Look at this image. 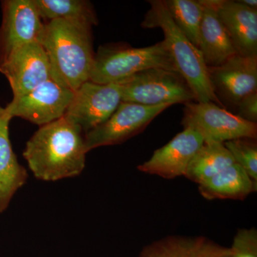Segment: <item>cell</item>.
Masks as SVG:
<instances>
[{
  "label": "cell",
  "instance_id": "cell-3",
  "mask_svg": "<svg viewBox=\"0 0 257 257\" xmlns=\"http://www.w3.org/2000/svg\"><path fill=\"white\" fill-rule=\"evenodd\" d=\"M150 8L145 15L142 27L160 28L176 69L189 84L197 102L221 104L211 87L208 69L200 51L189 41L171 18L163 0H150Z\"/></svg>",
  "mask_w": 257,
  "mask_h": 257
},
{
  "label": "cell",
  "instance_id": "cell-13",
  "mask_svg": "<svg viewBox=\"0 0 257 257\" xmlns=\"http://www.w3.org/2000/svg\"><path fill=\"white\" fill-rule=\"evenodd\" d=\"M204 143L199 133L184 128L170 143L155 151L150 160L139 165L138 170L167 179L180 177Z\"/></svg>",
  "mask_w": 257,
  "mask_h": 257
},
{
  "label": "cell",
  "instance_id": "cell-22",
  "mask_svg": "<svg viewBox=\"0 0 257 257\" xmlns=\"http://www.w3.org/2000/svg\"><path fill=\"white\" fill-rule=\"evenodd\" d=\"M224 145L232 155L235 163L241 166L248 177L257 184L256 140L236 139L226 142Z\"/></svg>",
  "mask_w": 257,
  "mask_h": 257
},
{
  "label": "cell",
  "instance_id": "cell-12",
  "mask_svg": "<svg viewBox=\"0 0 257 257\" xmlns=\"http://www.w3.org/2000/svg\"><path fill=\"white\" fill-rule=\"evenodd\" d=\"M207 69L211 87L221 103L236 106L245 96L257 92V57L235 55L220 66Z\"/></svg>",
  "mask_w": 257,
  "mask_h": 257
},
{
  "label": "cell",
  "instance_id": "cell-25",
  "mask_svg": "<svg viewBox=\"0 0 257 257\" xmlns=\"http://www.w3.org/2000/svg\"><path fill=\"white\" fill-rule=\"evenodd\" d=\"M239 3L251 8V9L257 10V1L256 0H238Z\"/></svg>",
  "mask_w": 257,
  "mask_h": 257
},
{
  "label": "cell",
  "instance_id": "cell-11",
  "mask_svg": "<svg viewBox=\"0 0 257 257\" xmlns=\"http://www.w3.org/2000/svg\"><path fill=\"white\" fill-rule=\"evenodd\" d=\"M0 72L9 82L13 98L23 96L52 79L48 57L38 42L14 51L0 64Z\"/></svg>",
  "mask_w": 257,
  "mask_h": 257
},
{
  "label": "cell",
  "instance_id": "cell-15",
  "mask_svg": "<svg viewBox=\"0 0 257 257\" xmlns=\"http://www.w3.org/2000/svg\"><path fill=\"white\" fill-rule=\"evenodd\" d=\"M218 1L200 0L204 11L198 49L207 67L220 66L236 55L232 42L218 16Z\"/></svg>",
  "mask_w": 257,
  "mask_h": 257
},
{
  "label": "cell",
  "instance_id": "cell-18",
  "mask_svg": "<svg viewBox=\"0 0 257 257\" xmlns=\"http://www.w3.org/2000/svg\"><path fill=\"white\" fill-rule=\"evenodd\" d=\"M198 189L201 195L208 200H243L251 193L256 192L257 184L248 177L241 166L234 163L199 184Z\"/></svg>",
  "mask_w": 257,
  "mask_h": 257
},
{
  "label": "cell",
  "instance_id": "cell-14",
  "mask_svg": "<svg viewBox=\"0 0 257 257\" xmlns=\"http://www.w3.org/2000/svg\"><path fill=\"white\" fill-rule=\"evenodd\" d=\"M216 12L236 55L257 57V10L247 8L239 1L219 0Z\"/></svg>",
  "mask_w": 257,
  "mask_h": 257
},
{
  "label": "cell",
  "instance_id": "cell-23",
  "mask_svg": "<svg viewBox=\"0 0 257 257\" xmlns=\"http://www.w3.org/2000/svg\"><path fill=\"white\" fill-rule=\"evenodd\" d=\"M229 249L232 257H257L256 228L238 230Z\"/></svg>",
  "mask_w": 257,
  "mask_h": 257
},
{
  "label": "cell",
  "instance_id": "cell-8",
  "mask_svg": "<svg viewBox=\"0 0 257 257\" xmlns=\"http://www.w3.org/2000/svg\"><path fill=\"white\" fill-rule=\"evenodd\" d=\"M121 102L119 84H101L89 80L74 91L64 117L85 135L109 119Z\"/></svg>",
  "mask_w": 257,
  "mask_h": 257
},
{
  "label": "cell",
  "instance_id": "cell-10",
  "mask_svg": "<svg viewBox=\"0 0 257 257\" xmlns=\"http://www.w3.org/2000/svg\"><path fill=\"white\" fill-rule=\"evenodd\" d=\"M0 64L17 49L32 42H40L44 25L34 0L2 2Z\"/></svg>",
  "mask_w": 257,
  "mask_h": 257
},
{
  "label": "cell",
  "instance_id": "cell-5",
  "mask_svg": "<svg viewBox=\"0 0 257 257\" xmlns=\"http://www.w3.org/2000/svg\"><path fill=\"white\" fill-rule=\"evenodd\" d=\"M121 101L145 106L192 102L195 96L177 71L153 68L142 71L119 83Z\"/></svg>",
  "mask_w": 257,
  "mask_h": 257
},
{
  "label": "cell",
  "instance_id": "cell-20",
  "mask_svg": "<svg viewBox=\"0 0 257 257\" xmlns=\"http://www.w3.org/2000/svg\"><path fill=\"white\" fill-rule=\"evenodd\" d=\"M42 20H62L92 27L98 19L92 3L86 0H34Z\"/></svg>",
  "mask_w": 257,
  "mask_h": 257
},
{
  "label": "cell",
  "instance_id": "cell-16",
  "mask_svg": "<svg viewBox=\"0 0 257 257\" xmlns=\"http://www.w3.org/2000/svg\"><path fill=\"white\" fill-rule=\"evenodd\" d=\"M13 119L0 105V213L4 212L19 189L26 183L28 174L19 163L10 140L9 125Z\"/></svg>",
  "mask_w": 257,
  "mask_h": 257
},
{
  "label": "cell",
  "instance_id": "cell-7",
  "mask_svg": "<svg viewBox=\"0 0 257 257\" xmlns=\"http://www.w3.org/2000/svg\"><path fill=\"white\" fill-rule=\"evenodd\" d=\"M171 106H145L121 101L109 119L84 135L87 152L124 143L141 133L152 120Z\"/></svg>",
  "mask_w": 257,
  "mask_h": 257
},
{
  "label": "cell",
  "instance_id": "cell-2",
  "mask_svg": "<svg viewBox=\"0 0 257 257\" xmlns=\"http://www.w3.org/2000/svg\"><path fill=\"white\" fill-rule=\"evenodd\" d=\"M40 43L46 52L52 79L56 82L74 92L89 80L95 55L92 27L50 20L44 25Z\"/></svg>",
  "mask_w": 257,
  "mask_h": 257
},
{
  "label": "cell",
  "instance_id": "cell-17",
  "mask_svg": "<svg viewBox=\"0 0 257 257\" xmlns=\"http://www.w3.org/2000/svg\"><path fill=\"white\" fill-rule=\"evenodd\" d=\"M140 257H232L229 248L205 236H169L143 248Z\"/></svg>",
  "mask_w": 257,
  "mask_h": 257
},
{
  "label": "cell",
  "instance_id": "cell-1",
  "mask_svg": "<svg viewBox=\"0 0 257 257\" xmlns=\"http://www.w3.org/2000/svg\"><path fill=\"white\" fill-rule=\"evenodd\" d=\"M87 153L84 133L64 116L40 126L27 143L23 156L37 179L55 182L80 175Z\"/></svg>",
  "mask_w": 257,
  "mask_h": 257
},
{
  "label": "cell",
  "instance_id": "cell-21",
  "mask_svg": "<svg viewBox=\"0 0 257 257\" xmlns=\"http://www.w3.org/2000/svg\"><path fill=\"white\" fill-rule=\"evenodd\" d=\"M163 2L177 28L198 48L204 11L200 0H164Z\"/></svg>",
  "mask_w": 257,
  "mask_h": 257
},
{
  "label": "cell",
  "instance_id": "cell-4",
  "mask_svg": "<svg viewBox=\"0 0 257 257\" xmlns=\"http://www.w3.org/2000/svg\"><path fill=\"white\" fill-rule=\"evenodd\" d=\"M153 68L177 72L164 40L141 48L118 44L101 45L94 55L89 81L101 84H119L142 71Z\"/></svg>",
  "mask_w": 257,
  "mask_h": 257
},
{
  "label": "cell",
  "instance_id": "cell-6",
  "mask_svg": "<svg viewBox=\"0 0 257 257\" xmlns=\"http://www.w3.org/2000/svg\"><path fill=\"white\" fill-rule=\"evenodd\" d=\"M182 124L184 128L199 133L204 143L257 138V124L246 121L211 101L185 104Z\"/></svg>",
  "mask_w": 257,
  "mask_h": 257
},
{
  "label": "cell",
  "instance_id": "cell-24",
  "mask_svg": "<svg viewBox=\"0 0 257 257\" xmlns=\"http://www.w3.org/2000/svg\"><path fill=\"white\" fill-rule=\"evenodd\" d=\"M238 116L249 122H257V92L245 96L236 106Z\"/></svg>",
  "mask_w": 257,
  "mask_h": 257
},
{
  "label": "cell",
  "instance_id": "cell-9",
  "mask_svg": "<svg viewBox=\"0 0 257 257\" xmlns=\"http://www.w3.org/2000/svg\"><path fill=\"white\" fill-rule=\"evenodd\" d=\"M73 91L50 79L5 106L12 117H20L41 126L64 117Z\"/></svg>",
  "mask_w": 257,
  "mask_h": 257
},
{
  "label": "cell",
  "instance_id": "cell-19",
  "mask_svg": "<svg viewBox=\"0 0 257 257\" xmlns=\"http://www.w3.org/2000/svg\"><path fill=\"white\" fill-rule=\"evenodd\" d=\"M234 163L224 143H204L189 162L184 176L200 184Z\"/></svg>",
  "mask_w": 257,
  "mask_h": 257
}]
</instances>
